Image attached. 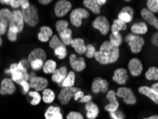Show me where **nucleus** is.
I'll return each instance as SVG.
<instances>
[{"label":"nucleus","instance_id":"nucleus-1","mask_svg":"<svg viewBox=\"0 0 158 119\" xmlns=\"http://www.w3.org/2000/svg\"><path fill=\"white\" fill-rule=\"evenodd\" d=\"M119 56V47L113 46L110 41H106L101 44L100 50L96 51L94 57L100 64L106 65L117 62Z\"/></svg>","mask_w":158,"mask_h":119},{"label":"nucleus","instance_id":"nucleus-2","mask_svg":"<svg viewBox=\"0 0 158 119\" xmlns=\"http://www.w3.org/2000/svg\"><path fill=\"white\" fill-rule=\"evenodd\" d=\"M56 29L59 34L61 41L66 46L71 45L72 39V31L69 28V23L65 20H59L56 23Z\"/></svg>","mask_w":158,"mask_h":119},{"label":"nucleus","instance_id":"nucleus-3","mask_svg":"<svg viewBox=\"0 0 158 119\" xmlns=\"http://www.w3.org/2000/svg\"><path fill=\"white\" fill-rule=\"evenodd\" d=\"M10 74L12 80L15 82L19 83L23 81H27L29 79V76L27 71V69L22 66L21 62L19 64H12L10 66Z\"/></svg>","mask_w":158,"mask_h":119},{"label":"nucleus","instance_id":"nucleus-4","mask_svg":"<svg viewBox=\"0 0 158 119\" xmlns=\"http://www.w3.org/2000/svg\"><path fill=\"white\" fill-rule=\"evenodd\" d=\"M125 41L128 44L131 51L133 53H138L140 52L143 49L145 41L140 35L135 34L133 33L128 34L125 38Z\"/></svg>","mask_w":158,"mask_h":119},{"label":"nucleus","instance_id":"nucleus-5","mask_svg":"<svg viewBox=\"0 0 158 119\" xmlns=\"http://www.w3.org/2000/svg\"><path fill=\"white\" fill-rule=\"evenodd\" d=\"M24 21L31 27H34L39 22L38 9L34 5H30L27 9L22 11Z\"/></svg>","mask_w":158,"mask_h":119},{"label":"nucleus","instance_id":"nucleus-6","mask_svg":"<svg viewBox=\"0 0 158 119\" xmlns=\"http://www.w3.org/2000/svg\"><path fill=\"white\" fill-rule=\"evenodd\" d=\"M88 17H89V12L85 9H75L71 11L70 15L71 22L74 27H79L82 24L83 19H86Z\"/></svg>","mask_w":158,"mask_h":119},{"label":"nucleus","instance_id":"nucleus-7","mask_svg":"<svg viewBox=\"0 0 158 119\" xmlns=\"http://www.w3.org/2000/svg\"><path fill=\"white\" fill-rule=\"evenodd\" d=\"M24 22L22 11L15 10L11 11V18L9 22V27H16L18 29L19 33H20L24 29Z\"/></svg>","mask_w":158,"mask_h":119},{"label":"nucleus","instance_id":"nucleus-8","mask_svg":"<svg viewBox=\"0 0 158 119\" xmlns=\"http://www.w3.org/2000/svg\"><path fill=\"white\" fill-rule=\"evenodd\" d=\"M92 26L96 29L99 30L103 35L108 34L110 29V23L104 16H99L95 19L94 22H92Z\"/></svg>","mask_w":158,"mask_h":119},{"label":"nucleus","instance_id":"nucleus-9","mask_svg":"<svg viewBox=\"0 0 158 119\" xmlns=\"http://www.w3.org/2000/svg\"><path fill=\"white\" fill-rule=\"evenodd\" d=\"M116 96L123 98L125 104L133 105L136 103V98L131 88L127 87H120L116 92Z\"/></svg>","mask_w":158,"mask_h":119},{"label":"nucleus","instance_id":"nucleus-10","mask_svg":"<svg viewBox=\"0 0 158 119\" xmlns=\"http://www.w3.org/2000/svg\"><path fill=\"white\" fill-rule=\"evenodd\" d=\"M80 90L79 88L74 87V86L73 87H63L58 96V99L61 104L66 105L70 101L71 98L74 96L75 93Z\"/></svg>","mask_w":158,"mask_h":119},{"label":"nucleus","instance_id":"nucleus-11","mask_svg":"<svg viewBox=\"0 0 158 119\" xmlns=\"http://www.w3.org/2000/svg\"><path fill=\"white\" fill-rule=\"evenodd\" d=\"M11 12L8 9H0V36L5 34Z\"/></svg>","mask_w":158,"mask_h":119},{"label":"nucleus","instance_id":"nucleus-12","mask_svg":"<svg viewBox=\"0 0 158 119\" xmlns=\"http://www.w3.org/2000/svg\"><path fill=\"white\" fill-rule=\"evenodd\" d=\"M71 9V2L66 0H59L55 4L54 11L55 15L59 17H64Z\"/></svg>","mask_w":158,"mask_h":119},{"label":"nucleus","instance_id":"nucleus-13","mask_svg":"<svg viewBox=\"0 0 158 119\" xmlns=\"http://www.w3.org/2000/svg\"><path fill=\"white\" fill-rule=\"evenodd\" d=\"M92 91L94 94H98L99 92L107 93L108 90V83L106 79H103L100 77L94 79L91 86Z\"/></svg>","mask_w":158,"mask_h":119},{"label":"nucleus","instance_id":"nucleus-14","mask_svg":"<svg viewBox=\"0 0 158 119\" xmlns=\"http://www.w3.org/2000/svg\"><path fill=\"white\" fill-rule=\"evenodd\" d=\"M106 98L109 101V104L105 106V110L109 112H114L118 110L119 103L116 99V93L113 90H110L106 94Z\"/></svg>","mask_w":158,"mask_h":119},{"label":"nucleus","instance_id":"nucleus-15","mask_svg":"<svg viewBox=\"0 0 158 119\" xmlns=\"http://www.w3.org/2000/svg\"><path fill=\"white\" fill-rule=\"evenodd\" d=\"M69 62H70L71 68L76 71H82L86 67V64H85L84 59L83 57L76 58V56L75 54H71L70 56V57H69Z\"/></svg>","mask_w":158,"mask_h":119},{"label":"nucleus","instance_id":"nucleus-16","mask_svg":"<svg viewBox=\"0 0 158 119\" xmlns=\"http://www.w3.org/2000/svg\"><path fill=\"white\" fill-rule=\"evenodd\" d=\"M128 69L132 76H138L143 71V66L140 59L133 58L128 63Z\"/></svg>","mask_w":158,"mask_h":119},{"label":"nucleus","instance_id":"nucleus-17","mask_svg":"<svg viewBox=\"0 0 158 119\" xmlns=\"http://www.w3.org/2000/svg\"><path fill=\"white\" fill-rule=\"evenodd\" d=\"M30 87L33 88L36 91H40L46 89L48 86V80L47 79L42 78V77L35 76L31 79L30 80Z\"/></svg>","mask_w":158,"mask_h":119},{"label":"nucleus","instance_id":"nucleus-18","mask_svg":"<svg viewBox=\"0 0 158 119\" xmlns=\"http://www.w3.org/2000/svg\"><path fill=\"white\" fill-rule=\"evenodd\" d=\"M134 9L131 6H125L123 7L118 14V18L119 19L122 20L125 24L126 23L131 22L133 19Z\"/></svg>","mask_w":158,"mask_h":119},{"label":"nucleus","instance_id":"nucleus-19","mask_svg":"<svg viewBox=\"0 0 158 119\" xmlns=\"http://www.w3.org/2000/svg\"><path fill=\"white\" fill-rule=\"evenodd\" d=\"M16 88L12 82V81L9 79H4L1 83V88H0V94L2 95L13 94L15 92Z\"/></svg>","mask_w":158,"mask_h":119},{"label":"nucleus","instance_id":"nucleus-20","mask_svg":"<svg viewBox=\"0 0 158 119\" xmlns=\"http://www.w3.org/2000/svg\"><path fill=\"white\" fill-rule=\"evenodd\" d=\"M141 16L148 24L153 26L158 30V19L155 17L154 13L148 10L147 8H144L141 11Z\"/></svg>","mask_w":158,"mask_h":119},{"label":"nucleus","instance_id":"nucleus-21","mask_svg":"<svg viewBox=\"0 0 158 119\" xmlns=\"http://www.w3.org/2000/svg\"><path fill=\"white\" fill-rule=\"evenodd\" d=\"M128 75L127 71L125 69L120 68L116 69L114 72V75L113 76V80L120 85H124L126 83Z\"/></svg>","mask_w":158,"mask_h":119},{"label":"nucleus","instance_id":"nucleus-22","mask_svg":"<svg viewBox=\"0 0 158 119\" xmlns=\"http://www.w3.org/2000/svg\"><path fill=\"white\" fill-rule=\"evenodd\" d=\"M138 91L140 94L146 96L149 98L150 99L158 105V93L155 91L154 89L149 86H140L138 88Z\"/></svg>","mask_w":158,"mask_h":119},{"label":"nucleus","instance_id":"nucleus-23","mask_svg":"<svg viewBox=\"0 0 158 119\" xmlns=\"http://www.w3.org/2000/svg\"><path fill=\"white\" fill-rule=\"evenodd\" d=\"M46 59V53L44 50L40 48H36L34 49L29 53V57H28V62L29 64H31L32 62L35 60H42L44 62H45Z\"/></svg>","mask_w":158,"mask_h":119},{"label":"nucleus","instance_id":"nucleus-24","mask_svg":"<svg viewBox=\"0 0 158 119\" xmlns=\"http://www.w3.org/2000/svg\"><path fill=\"white\" fill-rule=\"evenodd\" d=\"M68 75V70L66 66H62L59 69H56L52 74V79L56 83H61Z\"/></svg>","mask_w":158,"mask_h":119},{"label":"nucleus","instance_id":"nucleus-25","mask_svg":"<svg viewBox=\"0 0 158 119\" xmlns=\"http://www.w3.org/2000/svg\"><path fill=\"white\" fill-rule=\"evenodd\" d=\"M46 119H63L61 109L57 106H50L44 114Z\"/></svg>","mask_w":158,"mask_h":119},{"label":"nucleus","instance_id":"nucleus-26","mask_svg":"<svg viewBox=\"0 0 158 119\" xmlns=\"http://www.w3.org/2000/svg\"><path fill=\"white\" fill-rule=\"evenodd\" d=\"M85 109L87 111L86 117L88 119H95L98 115L99 111L97 105L95 103L92 102L91 101L86 103L85 106Z\"/></svg>","mask_w":158,"mask_h":119},{"label":"nucleus","instance_id":"nucleus-27","mask_svg":"<svg viewBox=\"0 0 158 119\" xmlns=\"http://www.w3.org/2000/svg\"><path fill=\"white\" fill-rule=\"evenodd\" d=\"M71 45L79 54H83L86 52V46L85 45L84 40L81 38H76L72 40Z\"/></svg>","mask_w":158,"mask_h":119},{"label":"nucleus","instance_id":"nucleus-28","mask_svg":"<svg viewBox=\"0 0 158 119\" xmlns=\"http://www.w3.org/2000/svg\"><path fill=\"white\" fill-rule=\"evenodd\" d=\"M52 29L48 27H41V31L38 34V39L42 42H46L49 40V38L52 36Z\"/></svg>","mask_w":158,"mask_h":119},{"label":"nucleus","instance_id":"nucleus-29","mask_svg":"<svg viewBox=\"0 0 158 119\" xmlns=\"http://www.w3.org/2000/svg\"><path fill=\"white\" fill-rule=\"evenodd\" d=\"M83 4L94 14L98 15L101 12V6L98 3V0H85L83 2Z\"/></svg>","mask_w":158,"mask_h":119},{"label":"nucleus","instance_id":"nucleus-30","mask_svg":"<svg viewBox=\"0 0 158 119\" xmlns=\"http://www.w3.org/2000/svg\"><path fill=\"white\" fill-rule=\"evenodd\" d=\"M131 31L137 35L145 34L148 32V26L145 22L135 23L131 27Z\"/></svg>","mask_w":158,"mask_h":119},{"label":"nucleus","instance_id":"nucleus-31","mask_svg":"<svg viewBox=\"0 0 158 119\" xmlns=\"http://www.w3.org/2000/svg\"><path fill=\"white\" fill-rule=\"evenodd\" d=\"M127 29V25L124 22L119 19H114L113 25L110 27V29L112 33H120L121 30H125Z\"/></svg>","mask_w":158,"mask_h":119},{"label":"nucleus","instance_id":"nucleus-32","mask_svg":"<svg viewBox=\"0 0 158 119\" xmlns=\"http://www.w3.org/2000/svg\"><path fill=\"white\" fill-rule=\"evenodd\" d=\"M56 62L53 60H47L44 63L43 71L45 74H53L56 68Z\"/></svg>","mask_w":158,"mask_h":119},{"label":"nucleus","instance_id":"nucleus-33","mask_svg":"<svg viewBox=\"0 0 158 119\" xmlns=\"http://www.w3.org/2000/svg\"><path fill=\"white\" fill-rule=\"evenodd\" d=\"M75 83V74L70 71L62 83L63 87H73Z\"/></svg>","mask_w":158,"mask_h":119},{"label":"nucleus","instance_id":"nucleus-34","mask_svg":"<svg viewBox=\"0 0 158 119\" xmlns=\"http://www.w3.org/2000/svg\"><path fill=\"white\" fill-rule=\"evenodd\" d=\"M145 78L150 81L158 80V69L157 67L152 66L146 71Z\"/></svg>","mask_w":158,"mask_h":119},{"label":"nucleus","instance_id":"nucleus-35","mask_svg":"<svg viewBox=\"0 0 158 119\" xmlns=\"http://www.w3.org/2000/svg\"><path fill=\"white\" fill-rule=\"evenodd\" d=\"M110 42L113 46L119 47L123 43V36L120 33H111L110 35Z\"/></svg>","mask_w":158,"mask_h":119},{"label":"nucleus","instance_id":"nucleus-36","mask_svg":"<svg viewBox=\"0 0 158 119\" xmlns=\"http://www.w3.org/2000/svg\"><path fill=\"white\" fill-rule=\"evenodd\" d=\"M55 99V94L52 90L46 89L44 90L43 91V101L46 103V104H51V103L53 101V100Z\"/></svg>","mask_w":158,"mask_h":119},{"label":"nucleus","instance_id":"nucleus-37","mask_svg":"<svg viewBox=\"0 0 158 119\" xmlns=\"http://www.w3.org/2000/svg\"><path fill=\"white\" fill-rule=\"evenodd\" d=\"M65 44L60 40L56 35H54L52 37L51 40L49 41V46L52 48L53 50L56 49L61 47L62 46H64Z\"/></svg>","mask_w":158,"mask_h":119},{"label":"nucleus","instance_id":"nucleus-38","mask_svg":"<svg viewBox=\"0 0 158 119\" xmlns=\"http://www.w3.org/2000/svg\"><path fill=\"white\" fill-rule=\"evenodd\" d=\"M24 0H0V2L3 4H9L13 8H18L22 6Z\"/></svg>","mask_w":158,"mask_h":119},{"label":"nucleus","instance_id":"nucleus-39","mask_svg":"<svg viewBox=\"0 0 158 119\" xmlns=\"http://www.w3.org/2000/svg\"><path fill=\"white\" fill-rule=\"evenodd\" d=\"M148 9L152 13L158 12V0H148L147 2Z\"/></svg>","mask_w":158,"mask_h":119},{"label":"nucleus","instance_id":"nucleus-40","mask_svg":"<svg viewBox=\"0 0 158 119\" xmlns=\"http://www.w3.org/2000/svg\"><path fill=\"white\" fill-rule=\"evenodd\" d=\"M19 33L18 29L16 27H9V31H8V39L11 41H15L17 40V34Z\"/></svg>","mask_w":158,"mask_h":119},{"label":"nucleus","instance_id":"nucleus-41","mask_svg":"<svg viewBox=\"0 0 158 119\" xmlns=\"http://www.w3.org/2000/svg\"><path fill=\"white\" fill-rule=\"evenodd\" d=\"M55 55L59 57V59H63L66 57L67 55V50L66 48V45L62 46L61 47L56 49L54 50Z\"/></svg>","mask_w":158,"mask_h":119},{"label":"nucleus","instance_id":"nucleus-42","mask_svg":"<svg viewBox=\"0 0 158 119\" xmlns=\"http://www.w3.org/2000/svg\"><path fill=\"white\" fill-rule=\"evenodd\" d=\"M29 95L30 96L33 97V99H32V101H31V104L33 105V106H36V105L39 104V103L41 101V97L40 94H39L38 92L36 91H30L29 93Z\"/></svg>","mask_w":158,"mask_h":119},{"label":"nucleus","instance_id":"nucleus-43","mask_svg":"<svg viewBox=\"0 0 158 119\" xmlns=\"http://www.w3.org/2000/svg\"><path fill=\"white\" fill-rule=\"evenodd\" d=\"M95 53H96V49L94 46L90 44H88L86 46V52H85L86 57L91 59V58L95 57Z\"/></svg>","mask_w":158,"mask_h":119},{"label":"nucleus","instance_id":"nucleus-44","mask_svg":"<svg viewBox=\"0 0 158 119\" xmlns=\"http://www.w3.org/2000/svg\"><path fill=\"white\" fill-rule=\"evenodd\" d=\"M44 64V62L42 60H35L30 64L31 69L34 70V71L40 70L41 68H43Z\"/></svg>","mask_w":158,"mask_h":119},{"label":"nucleus","instance_id":"nucleus-45","mask_svg":"<svg viewBox=\"0 0 158 119\" xmlns=\"http://www.w3.org/2000/svg\"><path fill=\"white\" fill-rule=\"evenodd\" d=\"M110 116L113 119H124L125 115L122 111H115L114 112H110Z\"/></svg>","mask_w":158,"mask_h":119},{"label":"nucleus","instance_id":"nucleus-46","mask_svg":"<svg viewBox=\"0 0 158 119\" xmlns=\"http://www.w3.org/2000/svg\"><path fill=\"white\" fill-rule=\"evenodd\" d=\"M66 119H83V116L78 112L71 111L68 114Z\"/></svg>","mask_w":158,"mask_h":119},{"label":"nucleus","instance_id":"nucleus-47","mask_svg":"<svg viewBox=\"0 0 158 119\" xmlns=\"http://www.w3.org/2000/svg\"><path fill=\"white\" fill-rule=\"evenodd\" d=\"M19 84L22 86V87H23V88H24V93H27L28 91H29L30 85H29V83H28L27 81H22V82H20L19 83Z\"/></svg>","mask_w":158,"mask_h":119},{"label":"nucleus","instance_id":"nucleus-48","mask_svg":"<svg viewBox=\"0 0 158 119\" xmlns=\"http://www.w3.org/2000/svg\"><path fill=\"white\" fill-rule=\"evenodd\" d=\"M151 41H152V43L154 44L155 46H158V32H155V33L152 35Z\"/></svg>","mask_w":158,"mask_h":119},{"label":"nucleus","instance_id":"nucleus-49","mask_svg":"<svg viewBox=\"0 0 158 119\" xmlns=\"http://www.w3.org/2000/svg\"><path fill=\"white\" fill-rule=\"evenodd\" d=\"M83 96H84V94H83L82 91L80 90L76 92L75 94H74V100H75V101H77L79 99H82Z\"/></svg>","mask_w":158,"mask_h":119},{"label":"nucleus","instance_id":"nucleus-50","mask_svg":"<svg viewBox=\"0 0 158 119\" xmlns=\"http://www.w3.org/2000/svg\"><path fill=\"white\" fill-rule=\"evenodd\" d=\"M92 99V96L90 95H87V96H84L82 99H80V102L81 103H88L90 101V100Z\"/></svg>","mask_w":158,"mask_h":119},{"label":"nucleus","instance_id":"nucleus-51","mask_svg":"<svg viewBox=\"0 0 158 119\" xmlns=\"http://www.w3.org/2000/svg\"><path fill=\"white\" fill-rule=\"evenodd\" d=\"M39 2L41 4H48L52 1L51 0H39Z\"/></svg>","mask_w":158,"mask_h":119},{"label":"nucleus","instance_id":"nucleus-52","mask_svg":"<svg viewBox=\"0 0 158 119\" xmlns=\"http://www.w3.org/2000/svg\"><path fill=\"white\" fill-rule=\"evenodd\" d=\"M152 89H154L155 91H157L158 93V83H153L152 85Z\"/></svg>","mask_w":158,"mask_h":119},{"label":"nucleus","instance_id":"nucleus-53","mask_svg":"<svg viewBox=\"0 0 158 119\" xmlns=\"http://www.w3.org/2000/svg\"><path fill=\"white\" fill-rule=\"evenodd\" d=\"M98 3L99 4L100 6H101L106 3V0H98Z\"/></svg>","mask_w":158,"mask_h":119},{"label":"nucleus","instance_id":"nucleus-54","mask_svg":"<svg viewBox=\"0 0 158 119\" xmlns=\"http://www.w3.org/2000/svg\"><path fill=\"white\" fill-rule=\"evenodd\" d=\"M143 119H158V116H156V115L152 116L148 118H143Z\"/></svg>","mask_w":158,"mask_h":119},{"label":"nucleus","instance_id":"nucleus-55","mask_svg":"<svg viewBox=\"0 0 158 119\" xmlns=\"http://www.w3.org/2000/svg\"><path fill=\"white\" fill-rule=\"evenodd\" d=\"M2 44V37L0 36V46H1Z\"/></svg>","mask_w":158,"mask_h":119}]
</instances>
